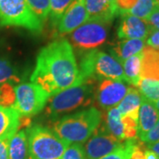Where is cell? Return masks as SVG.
<instances>
[{"mask_svg": "<svg viewBox=\"0 0 159 159\" xmlns=\"http://www.w3.org/2000/svg\"><path fill=\"white\" fill-rule=\"evenodd\" d=\"M79 74L73 46L62 38L39 51L30 80L51 97L75 85L80 81Z\"/></svg>", "mask_w": 159, "mask_h": 159, "instance_id": "cell-1", "label": "cell"}, {"mask_svg": "<svg viewBox=\"0 0 159 159\" xmlns=\"http://www.w3.org/2000/svg\"><path fill=\"white\" fill-rule=\"evenodd\" d=\"M101 120V111L96 107H90L57 119L54 123L53 131L69 144H82L97 130Z\"/></svg>", "mask_w": 159, "mask_h": 159, "instance_id": "cell-2", "label": "cell"}, {"mask_svg": "<svg viewBox=\"0 0 159 159\" xmlns=\"http://www.w3.org/2000/svg\"><path fill=\"white\" fill-rule=\"evenodd\" d=\"M95 81L91 79L80 80L53 96L46 108V115L51 120L57 121L62 114L90 104L95 97Z\"/></svg>", "mask_w": 159, "mask_h": 159, "instance_id": "cell-3", "label": "cell"}, {"mask_svg": "<svg viewBox=\"0 0 159 159\" xmlns=\"http://www.w3.org/2000/svg\"><path fill=\"white\" fill-rule=\"evenodd\" d=\"M79 73L80 80L108 79L125 81L121 62L111 54L97 49L86 52L80 60Z\"/></svg>", "mask_w": 159, "mask_h": 159, "instance_id": "cell-4", "label": "cell"}, {"mask_svg": "<svg viewBox=\"0 0 159 159\" xmlns=\"http://www.w3.org/2000/svg\"><path fill=\"white\" fill-rule=\"evenodd\" d=\"M26 133L29 159H61L70 145L54 131L43 125H29Z\"/></svg>", "mask_w": 159, "mask_h": 159, "instance_id": "cell-5", "label": "cell"}, {"mask_svg": "<svg viewBox=\"0 0 159 159\" xmlns=\"http://www.w3.org/2000/svg\"><path fill=\"white\" fill-rule=\"evenodd\" d=\"M0 25L20 27L34 33H40L43 26L26 0H0Z\"/></svg>", "mask_w": 159, "mask_h": 159, "instance_id": "cell-6", "label": "cell"}, {"mask_svg": "<svg viewBox=\"0 0 159 159\" xmlns=\"http://www.w3.org/2000/svg\"><path fill=\"white\" fill-rule=\"evenodd\" d=\"M15 101L11 108L20 117H31L39 113L49 100V94L39 85L20 83L14 86Z\"/></svg>", "mask_w": 159, "mask_h": 159, "instance_id": "cell-7", "label": "cell"}, {"mask_svg": "<svg viewBox=\"0 0 159 159\" xmlns=\"http://www.w3.org/2000/svg\"><path fill=\"white\" fill-rule=\"evenodd\" d=\"M111 23L89 20L78 29L70 33L71 44L76 50L89 51L102 45L107 39Z\"/></svg>", "mask_w": 159, "mask_h": 159, "instance_id": "cell-8", "label": "cell"}, {"mask_svg": "<svg viewBox=\"0 0 159 159\" xmlns=\"http://www.w3.org/2000/svg\"><path fill=\"white\" fill-rule=\"evenodd\" d=\"M104 121L109 133L120 141L138 138V118L131 115L122 116L118 107L107 110Z\"/></svg>", "mask_w": 159, "mask_h": 159, "instance_id": "cell-9", "label": "cell"}, {"mask_svg": "<svg viewBox=\"0 0 159 159\" xmlns=\"http://www.w3.org/2000/svg\"><path fill=\"white\" fill-rule=\"evenodd\" d=\"M123 142L110 134L104 125L98 126L86 143L87 158L100 159L117 149Z\"/></svg>", "mask_w": 159, "mask_h": 159, "instance_id": "cell-10", "label": "cell"}, {"mask_svg": "<svg viewBox=\"0 0 159 159\" xmlns=\"http://www.w3.org/2000/svg\"><path fill=\"white\" fill-rule=\"evenodd\" d=\"M130 86L122 80L104 79L100 81L95 91L98 105L104 110L117 107L124 98Z\"/></svg>", "mask_w": 159, "mask_h": 159, "instance_id": "cell-11", "label": "cell"}, {"mask_svg": "<svg viewBox=\"0 0 159 159\" xmlns=\"http://www.w3.org/2000/svg\"><path fill=\"white\" fill-rule=\"evenodd\" d=\"M88 20L85 0H74L59 20L56 29L60 34H70Z\"/></svg>", "mask_w": 159, "mask_h": 159, "instance_id": "cell-12", "label": "cell"}, {"mask_svg": "<svg viewBox=\"0 0 159 159\" xmlns=\"http://www.w3.org/2000/svg\"><path fill=\"white\" fill-rule=\"evenodd\" d=\"M117 34L119 39H143L148 37L150 28L144 20L128 13L120 15Z\"/></svg>", "mask_w": 159, "mask_h": 159, "instance_id": "cell-13", "label": "cell"}, {"mask_svg": "<svg viewBox=\"0 0 159 159\" xmlns=\"http://www.w3.org/2000/svg\"><path fill=\"white\" fill-rule=\"evenodd\" d=\"M158 119L159 111L155 107L153 102L142 98L138 117L137 137L139 140L153 128Z\"/></svg>", "mask_w": 159, "mask_h": 159, "instance_id": "cell-14", "label": "cell"}, {"mask_svg": "<svg viewBox=\"0 0 159 159\" xmlns=\"http://www.w3.org/2000/svg\"><path fill=\"white\" fill-rule=\"evenodd\" d=\"M20 116L11 107L0 105V139L9 140L20 127Z\"/></svg>", "mask_w": 159, "mask_h": 159, "instance_id": "cell-15", "label": "cell"}, {"mask_svg": "<svg viewBox=\"0 0 159 159\" xmlns=\"http://www.w3.org/2000/svg\"><path fill=\"white\" fill-rule=\"evenodd\" d=\"M85 6L89 20L111 23L114 18L118 15V11L110 6L105 0H85Z\"/></svg>", "mask_w": 159, "mask_h": 159, "instance_id": "cell-16", "label": "cell"}, {"mask_svg": "<svg viewBox=\"0 0 159 159\" xmlns=\"http://www.w3.org/2000/svg\"><path fill=\"white\" fill-rule=\"evenodd\" d=\"M146 41L143 39H121L111 50V55L123 63L128 57L143 51Z\"/></svg>", "mask_w": 159, "mask_h": 159, "instance_id": "cell-17", "label": "cell"}, {"mask_svg": "<svg viewBox=\"0 0 159 159\" xmlns=\"http://www.w3.org/2000/svg\"><path fill=\"white\" fill-rule=\"evenodd\" d=\"M141 78L159 80V49L149 46L143 49Z\"/></svg>", "mask_w": 159, "mask_h": 159, "instance_id": "cell-18", "label": "cell"}, {"mask_svg": "<svg viewBox=\"0 0 159 159\" xmlns=\"http://www.w3.org/2000/svg\"><path fill=\"white\" fill-rule=\"evenodd\" d=\"M142 97L135 87L130 86L124 98L118 105L119 112L122 116L131 115L139 117V110L142 103Z\"/></svg>", "mask_w": 159, "mask_h": 159, "instance_id": "cell-19", "label": "cell"}, {"mask_svg": "<svg viewBox=\"0 0 159 159\" xmlns=\"http://www.w3.org/2000/svg\"><path fill=\"white\" fill-rule=\"evenodd\" d=\"M10 159H29L26 130L16 132L8 141Z\"/></svg>", "mask_w": 159, "mask_h": 159, "instance_id": "cell-20", "label": "cell"}, {"mask_svg": "<svg viewBox=\"0 0 159 159\" xmlns=\"http://www.w3.org/2000/svg\"><path fill=\"white\" fill-rule=\"evenodd\" d=\"M142 51L135 55L128 57L122 63L125 81L131 86L136 87L139 80L141 79V71H142Z\"/></svg>", "mask_w": 159, "mask_h": 159, "instance_id": "cell-21", "label": "cell"}, {"mask_svg": "<svg viewBox=\"0 0 159 159\" xmlns=\"http://www.w3.org/2000/svg\"><path fill=\"white\" fill-rule=\"evenodd\" d=\"M142 98L153 102L159 99V80L141 78L135 87Z\"/></svg>", "mask_w": 159, "mask_h": 159, "instance_id": "cell-22", "label": "cell"}, {"mask_svg": "<svg viewBox=\"0 0 159 159\" xmlns=\"http://www.w3.org/2000/svg\"><path fill=\"white\" fill-rule=\"evenodd\" d=\"M20 81V77L11 63L6 57H0V86L6 83L14 85Z\"/></svg>", "mask_w": 159, "mask_h": 159, "instance_id": "cell-23", "label": "cell"}, {"mask_svg": "<svg viewBox=\"0 0 159 159\" xmlns=\"http://www.w3.org/2000/svg\"><path fill=\"white\" fill-rule=\"evenodd\" d=\"M159 0H138L137 3L125 13L146 20L152 11L158 7Z\"/></svg>", "mask_w": 159, "mask_h": 159, "instance_id": "cell-24", "label": "cell"}, {"mask_svg": "<svg viewBox=\"0 0 159 159\" xmlns=\"http://www.w3.org/2000/svg\"><path fill=\"white\" fill-rule=\"evenodd\" d=\"M138 142V138L124 141L117 149L100 159H131Z\"/></svg>", "mask_w": 159, "mask_h": 159, "instance_id": "cell-25", "label": "cell"}, {"mask_svg": "<svg viewBox=\"0 0 159 159\" xmlns=\"http://www.w3.org/2000/svg\"><path fill=\"white\" fill-rule=\"evenodd\" d=\"M74 0H50V20L53 28H57L59 20Z\"/></svg>", "mask_w": 159, "mask_h": 159, "instance_id": "cell-26", "label": "cell"}, {"mask_svg": "<svg viewBox=\"0 0 159 159\" xmlns=\"http://www.w3.org/2000/svg\"><path fill=\"white\" fill-rule=\"evenodd\" d=\"M35 17L43 24L50 14V0H26Z\"/></svg>", "mask_w": 159, "mask_h": 159, "instance_id": "cell-27", "label": "cell"}, {"mask_svg": "<svg viewBox=\"0 0 159 159\" xmlns=\"http://www.w3.org/2000/svg\"><path fill=\"white\" fill-rule=\"evenodd\" d=\"M14 101V86L10 83H6L0 86V105L5 107H12Z\"/></svg>", "mask_w": 159, "mask_h": 159, "instance_id": "cell-28", "label": "cell"}, {"mask_svg": "<svg viewBox=\"0 0 159 159\" xmlns=\"http://www.w3.org/2000/svg\"><path fill=\"white\" fill-rule=\"evenodd\" d=\"M61 159H88L80 143H72L65 150Z\"/></svg>", "mask_w": 159, "mask_h": 159, "instance_id": "cell-29", "label": "cell"}, {"mask_svg": "<svg viewBox=\"0 0 159 159\" xmlns=\"http://www.w3.org/2000/svg\"><path fill=\"white\" fill-rule=\"evenodd\" d=\"M140 141L144 144H150L159 141V119L157 121L156 125H154L153 128L146 134L144 136L140 139Z\"/></svg>", "mask_w": 159, "mask_h": 159, "instance_id": "cell-30", "label": "cell"}, {"mask_svg": "<svg viewBox=\"0 0 159 159\" xmlns=\"http://www.w3.org/2000/svg\"><path fill=\"white\" fill-rule=\"evenodd\" d=\"M138 0H116V6L118 10V15H121L130 10L137 3Z\"/></svg>", "mask_w": 159, "mask_h": 159, "instance_id": "cell-31", "label": "cell"}, {"mask_svg": "<svg viewBox=\"0 0 159 159\" xmlns=\"http://www.w3.org/2000/svg\"><path fill=\"white\" fill-rule=\"evenodd\" d=\"M145 21L148 23L151 30H159V8L157 7L148 16Z\"/></svg>", "mask_w": 159, "mask_h": 159, "instance_id": "cell-32", "label": "cell"}, {"mask_svg": "<svg viewBox=\"0 0 159 159\" xmlns=\"http://www.w3.org/2000/svg\"><path fill=\"white\" fill-rule=\"evenodd\" d=\"M146 44L155 49H159V30H150L146 40Z\"/></svg>", "mask_w": 159, "mask_h": 159, "instance_id": "cell-33", "label": "cell"}, {"mask_svg": "<svg viewBox=\"0 0 159 159\" xmlns=\"http://www.w3.org/2000/svg\"><path fill=\"white\" fill-rule=\"evenodd\" d=\"M8 141L9 140L0 139V159H10L8 151Z\"/></svg>", "mask_w": 159, "mask_h": 159, "instance_id": "cell-34", "label": "cell"}, {"mask_svg": "<svg viewBox=\"0 0 159 159\" xmlns=\"http://www.w3.org/2000/svg\"><path fill=\"white\" fill-rule=\"evenodd\" d=\"M144 159H159V156L152 150L146 148L144 151Z\"/></svg>", "mask_w": 159, "mask_h": 159, "instance_id": "cell-35", "label": "cell"}, {"mask_svg": "<svg viewBox=\"0 0 159 159\" xmlns=\"http://www.w3.org/2000/svg\"><path fill=\"white\" fill-rule=\"evenodd\" d=\"M146 148L152 150L153 152L157 153L159 156V141L154 143H150V144H146Z\"/></svg>", "mask_w": 159, "mask_h": 159, "instance_id": "cell-36", "label": "cell"}, {"mask_svg": "<svg viewBox=\"0 0 159 159\" xmlns=\"http://www.w3.org/2000/svg\"><path fill=\"white\" fill-rule=\"evenodd\" d=\"M105 1H106L113 9H115L116 11H118V10H117V6H116V0H105Z\"/></svg>", "mask_w": 159, "mask_h": 159, "instance_id": "cell-37", "label": "cell"}, {"mask_svg": "<svg viewBox=\"0 0 159 159\" xmlns=\"http://www.w3.org/2000/svg\"><path fill=\"white\" fill-rule=\"evenodd\" d=\"M153 104L155 105V107L157 108V110L159 111V99L157 100V101H155V102H153Z\"/></svg>", "mask_w": 159, "mask_h": 159, "instance_id": "cell-38", "label": "cell"}, {"mask_svg": "<svg viewBox=\"0 0 159 159\" xmlns=\"http://www.w3.org/2000/svg\"><path fill=\"white\" fill-rule=\"evenodd\" d=\"M158 8H159V1H158Z\"/></svg>", "mask_w": 159, "mask_h": 159, "instance_id": "cell-39", "label": "cell"}]
</instances>
